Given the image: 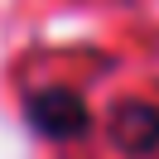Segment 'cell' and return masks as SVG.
Masks as SVG:
<instances>
[{
  "mask_svg": "<svg viewBox=\"0 0 159 159\" xmlns=\"http://www.w3.org/2000/svg\"><path fill=\"white\" fill-rule=\"evenodd\" d=\"M24 120L43 140H82L92 130V111L72 87H34L24 97Z\"/></svg>",
  "mask_w": 159,
  "mask_h": 159,
  "instance_id": "obj_1",
  "label": "cell"
},
{
  "mask_svg": "<svg viewBox=\"0 0 159 159\" xmlns=\"http://www.w3.org/2000/svg\"><path fill=\"white\" fill-rule=\"evenodd\" d=\"M106 135L125 154H154L159 149V106L149 101H120L106 120Z\"/></svg>",
  "mask_w": 159,
  "mask_h": 159,
  "instance_id": "obj_2",
  "label": "cell"
}]
</instances>
